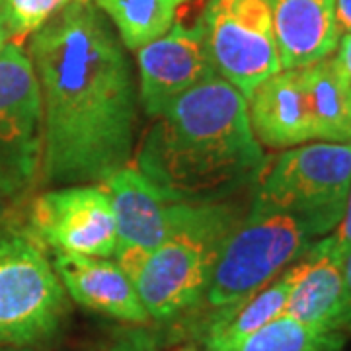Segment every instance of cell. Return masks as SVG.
Returning a JSON list of instances; mask_svg holds the SVG:
<instances>
[{
  "instance_id": "7a4b0ae2",
  "label": "cell",
  "mask_w": 351,
  "mask_h": 351,
  "mask_svg": "<svg viewBox=\"0 0 351 351\" xmlns=\"http://www.w3.org/2000/svg\"><path fill=\"white\" fill-rule=\"evenodd\" d=\"M265 156L248 101L213 75L158 113L141 141L137 170L172 201H223L256 180Z\"/></svg>"
},
{
  "instance_id": "9a60e30c",
  "label": "cell",
  "mask_w": 351,
  "mask_h": 351,
  "mask_svg": "<svg viewBox=\"0 0 351 351\" xmlns=\"http://www.w3.org/2000/svg\"><path fill=\"white\" fill-rule=\"evenodd\" d=\"M281 69H302L339 43L336 0H269Z\"/></svg>"
},
{
  "instance_id": "3957f363",
  "label": "cell",
  "mask_w": 351,
  "mask_h": 351,
  "mask_svg": "<svg viewBox=\"0 0 351 351\" xmlns=\"http://www.w3.org/2000/svg\"><path fill=\"white\" fill-rule=\"evenodd\" d=\"M240 219L239 207L226 201H174L170 228L158 248L113 256L152 320H172L203 301L215 263Z\"/></svg>"
},
{
  "instance_id": "52a82bcc",
  "label": "cell",
  "mask_w": 351,
  "mask_h": 351,
  "mask_svg": "<svg viewBox=\"0 0 351 351\" xmlns=\"http://www.w3.org/2000/svg\"><path fill=\"white\" fill-rule=\"evenodd\" d=\"M201 24L217 75L244 98L283 71L269 0H207Z\"/></svg>"
},
{
  "instance_id": "4fadbf2b",
  "label": "cell",
  "mask_w": 351,
  "mask_h": 351,
  "mask_svg": "<svg viewBox=\"0 0 351 351\" xmlns=\"http://www.w3.org/2000/svg\"><path fill=\"white\" fill-rule=\"evenodd\" d=\"M112 201L117 226V252L149 254L162 244L170 228L172 203L137 168L125 166L101 182Z\"/></svg>"
},
{
  "instance_id": "484cf974",
  "label": "cell",
  "mask_w": 351,
  "mask_h": 351,
  "mask_svg": "<svg viewBox=\"0 0 351 351\" xmlns=\"http://www.w3.org/2000/svg\"><path fill=\"white\" fill-rule=\"evenodd\" d=\"M8 45V34H6V29H4V25L0 22V51L4 49Z\"/></svg>"
},
{
  "instance_id": "9c48e42d",
  "label": "cell",
  "mask_w": 351,
  "mask_h": 351,
  "mask_svg": "<svg viewBox=\"0 0 351 351\" xmlns=\"http://www.w3.org/2000/svg\"><path fill=\"white\" fill-rule=\"evenodd\" d=\"M29 240L55 254L115 256L117 226L104 186L76 184L41 193L29 211Z\"/></svg>"
},
{
  "instance_id": "ac0fdd59",
  "label": "cell",
  "mask_w": 351,
  "mask_h": 351,
  "mask_svg": "<svg viewBox=\"0 0 351 351\" xmlns=\"http://www.w3.org/2000/svg\"><path fill=\"white\" fill-rule=\"evenodd\" d=\"M106 14L121 43L127 49L137 51L143 45L164 36L180 10L191 0H92Z\"/></svg>"
},
{
  "instance_id": "5bb4252c",
  "label": "cell",
  "mask_w": 351,
  "mask_h": 351,
  "mask_svg": "<svg viewBox=\"0 0 351 351\" xmlns=\"http://www.w3.org/2000/svg\"><path fill=\"white\" fill-rule=\"evenodd\" d=\"M252 131L269 149H293L314 141L302 69H283L265 78L246 98Z\"/></svg>"
},
{
  "instance_id": "8992f818",
  "label": "cell",
  "mask_w": 351,
  "mask_h": 351,
  "mask_svg": "<svg viewBox=\"0 0 351 351\" xmlns=\"http://www.w3.org/2000/svg\"><path fill=\"white\" fill-rule=\"evenodd\" d=\"M66 311V291L38 244L20 234L0 240V348L47 341Z\"/></svg>"
},
{
  "instance_id": "2e32d148",
  "label": "cell",
  "mask_w": 351,
  "mask_h": 351,
  "mask_svg": "<svg viewBox=\"0 0 351 351\" xmlns=\"http://www.w3.org/2000/svg\"><path fill=\"white\" fill-rule=\"evenodd\" d=\"M314 141L351 143V80L336 55L302 66Z\"/></svg>"
},
{
  "instance_id": "7c38bea8",
  "label": "cell",
  "mask_w": 351,
  "mask_h": 351,
  "mask_svg": "<svg viewBox=\"0 0 351 351\" xmlns=\"http://www.w3.org/2000/svg\"><path fill=\"white\" fill-rule=\"evenodd\" d=\"M53 269L66 295L84 308L129 324H147L151 320L133 281L115 260L55 254Z\"/></svg>"
},
{
  "instance_id": "7402d4cb",
  "label": "cell",
  "mask_w": 351,
  "mask_h": 351,
  "mask_svg": "<svg viewBox=\"0 0 351 351\" xmlns=\"http://www.w3.org/2000/svg\"><path fill=\"white\" fill-rule=\"evenodd\" d=\"M336 232L332 234L336 244L343 252H348L351 248V188H350V195H348V205H346V213L341 217L339 225L334 228Z\"/></svg>"
},
{
  "instance_id": "d4e9b609",
  "label": "cell",
  "mask_w": 351,
  "mask_h": 351,
  "mask_svg": "<svg viewBox=\"0 0 351 351\" xmlns=\"http://www.w3.org/2000/svg\"><path fill=\"white\" fill-rule=\"evenodd\" d=\"M343 281H346V302H348V324L346 332L348 336L351 334V248L346 252L343 258Z\"/></svg>"
},
{
  "instance_id": "f1b7e54d",
  "label": "cell",
  "mask_w": 351,
  "mask_h": 351,
  "mask_svg": "<svg viewBox=\"0 0 351 351\" xmlns=\"http://www.w3.org/2000/svg\"><path fill=\"white\" fill-rule=\"evenodd\" d=\"M180 351H188V348H184V350H180Z\"/></svg>"
},
{
  "instance_id": "8fae6325",
  "label": "cell",
  "mask_w": 351,
  "mask_h": 351,
  "mask_svg": "<svg viewBox=\"0 0 351 351\" xmlns=\"http://www.w3.org/2000/svg\"><path fill=\"white\" fill-rule=\"evenodd\" d=\"M343 258L346 252L336 244L334 237L322 239L304 252L291 265L295 283L285 314L302 324L348 336Z\"/></svg>"
},
{
  "instance_id": "d6986e66",
  "label": "cell",
  "mask_w": 351,
  "mask_h": 351,
  "mask_svg": "<svg viewBox=\"0 0 351 351\" xmlns=\"http://www.w3.org/2000/svg\"><path fill=\"white\" fill-rule=\"evenodd\" d=\"M346 339L341 332H324L281 314L244 338L207 346L205 351H339Z\"/></svg>"
},
{
  "instance_id": "6da1fadb",
  "label": "cell",
  "mask_w": 351,
  "mask_h": 351,
  "mask_svg": "<svg viewBox=\"0 0 351 351\" xmlns=\"http://www.w3.org/2000/svg\"><path fill=\"white\" fill-rule=\"evenodd\" d=\"M29 61L43 108V182L55 188L101 184L125 168L135 143L137 90L100 8L73 0L34 34Z\"/></svg>"
},
{
  "instance_id": "ba28073f",
  "label": "cell",
  "mask_w": 351,
  "mask_h": 351,
  "mask_svg": "<svg viewBox=\"0 0 351 351\" xmlns=\"http://www.w3.org/2000/svg\"><path fill=\"white\" fill-rule=\"evenodd\" d=\"M43 160V108L29 55L18 43L0 51V195L24 193Z\"/></svg>"
},
{
  "instance_id": "603a6c76",
  "label": "cell",
  "mask_w": 351,
  "mask_h": 351,
  "mask_svg": "<svg viewBox=\"0 0 351 351\" xmlns=\"http://www.w3.org/2000/svg\"><path fill=\"white\" fill-rule=\"evenodd\" d=\"M336 24L339 36L351 32V0H336Z\"/></svg>"
},
{
  "instance_id": "4316f807",
  "label": "cell",
  "mask_w": 351,
  "mask_h": 351,
  "mask_svg": "<svg viewBox=\"0 0 351 351\" xmlns=\"http://www.w3.org/2000/svg\"><path fill=\"white\" fill-rule=\"evenodd\" d=\"M0 351H32V350H0Z\"/></svg>"
},
{
  "instance_id": "277c9868",
  "label": "cell",
  "mask_w": 351,
  "mask_h": 351,
  "mask_svg": "<svg viewBox=\"0 0 351 351\" xmlns=\"http://www.w3.org/2000/svg\"><path fill=\"white\" fill-rule=\"evenodd\" d=\"M351 188V143H320L285 149L263 164L254 180L252 203L295 215L322 237L339 225Z\"/></svg>"
},
{
  "instance_id": "5b68a950",
  "label": "cell",
  "mask_w": 351,
  "mask_h": 351,
  "mask_svg": "<svg viewBox=\"0 0 351 351\" xmlns=\"http://www.w3.org/2000/svg\"><path fill=\"white\" fill-rule=\"evenodd\" d=\"M313 239L295 215L252 203L226 240L203 299L221 308L258 293L302 258Z\"/></svg>"
},
{
  "instance_id": "ffe728a7",
  "label": "cell",
  "mask_w": 351,
  "mask_h": 351,
  "mask_svg": "<svg viewBox=\"0 0 351 351\" xmlns=\"http://www.w3.org/2000/svg\"><path fill=\"white\" fill-rule=\"evenodd\" d=\"M73 0H0V22L12 43L38 34Z\"/></svg>"
},
{
  "instance_id": "e0dca14e",
  "label": "cell",
  "mask_w": 351,
  "mask_h": 351,
  "mask_svg": "<svg viewBox=\"0 0 351 351\" xmlns=\"http://www.w3.org/2000/svg\"><path fill=\"white\" fill-rule=\"evenodd\" d=\"M293 283L295 279L289 265L281 276L276 277L269 285L260 289L258 293L234 304L217 308V313L205 324L203 348L244 338L265 326L267 322L276 320L277 316L285 314Z\"/></svg>"
},
{
  "instance_id": "44dd1931",
  "label": "cell",
  "mask_w": 351,
  "mask_h": 351,
  "mask_svg": "<svg viewBox=\"0 0 351 351\" xmlns=\"http://www.w3.org/2000/svg\"><path fill=\"white\" fill-rule=\"evenodd\" d=\"M104 351H160V346L151 332L137 328L119 334Z\"/></svg>"
},
{
  "instance_id": "cb8c5ba5",
  "label": "cell",
  "mask_w": 351,
  "mask_h": 351,
  "mask_svg": "<svg viewBox=\"0 0 351 351\" xmlns=\"http://www.w3.org/2000/svg\"><path fill=\"white\" fill-rule=\"evenodd\" d=\"M336 59H338L339 64H341L343 73H346L348 78L351 80V32L350 34H343V36L339 38L338 55H336Z\"/></svg>"
},
{
  "instance_id": "30bf717a",
  "label": "cell",
  "mask_w": 351,
  "mask_h": 351,
  "mask_svg": "<svg viewBox=\"0 0 351 351\" xmlns=\"http://www.w3.org/2000/svg\"><path fill=\"white\" fill-rule=\"evenodd\" d=\"M138 101L149 117L176 98L217 75L201 18L193 25L176 22L164 36L137 49Z\"/></svg>"
},
{
  "instance_id": "83f0119b",
  "label": "cell",
  "mask_w": 351,
  "mask_h": 351,
  "mask_svg": "<svg viewBox=\"0 0 351 351\" xmlns=\"http://www.w3.org/2000/svg\"><path fill=\"white\" fill-rule=\"evenodd\" d=\"M188 351H197L195 348H188Z\"/></svg>"
}]
</instances>
